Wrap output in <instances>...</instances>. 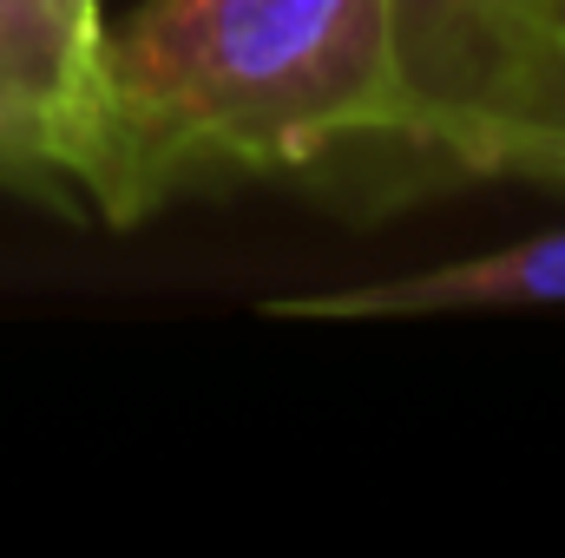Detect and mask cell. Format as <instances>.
Returning <instances> with one entry per match:
<instances>
[{
    "label": "cell",
    "mask_w": 565,
    "mask_h": 558,
    "mask_svg": "<svg viewBox=\"0 0 565 558\" xmlns=\"http://www.w3.org/2000/svg\"><path fill=\"white\" fill-rule=\"evenodd\" d=\"M402 132L388 0H145L106 26L79 191L106 224H139L184 184Z\"/></svg>",
    "instance_id": "obj_1"
},
{
    "label": "cell",
    "mask_w": 565,
    "mask_h": 558,
    "mask_svg": "<svg viewBox=\"0 0 565 558\" xmlns=\"http://www.w3.org/2000/svg\"><path fill=\"white\" fill-rule=\"evenodd\" d=\"M388 40L408 99L402 144L415 151L447 119L507 106L559 33L553 0H388Z\"/></svg>",
    "instance_id": "obj_2"
},
{
    "label": "cell",
    "mask_w": 565,
    "mask_h": 558,
    "mask_svg": "<svg viewBox=\"0 0 565 558\" xmlns=\"http://www.w3.org/2000/svg\"><path fill=\"white\" fill-rule=\"evenodd\" d=\"M106 33L66 0H0V171L79 184L99 126Z\"/></svg>",
    "instance_id": "obj_3"
},
{
    "label": "cell",
    "mask_w": 565,
    "mask_h": 558,
    "mask_svg": "<svg viewBox=\"0 0 565 558\" xmlns=\"http://www.w3.org/2000/svg\"><path fill=\"white\" fill-rule=\"evenodd\" d=\"M553 302H565V224L473 250V257L427 264L408 277L270 296L264 315L277 322H408V315H487V309H553Z\"/></svg>",
    "instance_id": "obj_4"
},
{
    "label": "cell",
    "mask_w": 565,
    "mask_h": 558,
    "mask_svg": "<svg viewBox=\"0 0 565 558\" xmlns=\"http://www.w3.org/2000/svg\"><path fill=\"white\" fill-rule=\"evenodd\" d=\"M415 151L447 158L480 178H526L565 191V119H526V112H467L434 126Z\"/></svg>",
    "instance_id": "obj_5"
},
{
    "label": "cell",
    "mask_w": 565,
    "mask_h": 558,
    "mask_svg": "<svg viewBox=\"0 0 565 558\" xmlns=\"http://www.w3.org/2000/svg\"><path fill=\"white\" fill-rule=\"evenodd\" d=\"M493 112H526V119H565V40L559 46H546L540 60H533V73L507 93V106H493Z\"/></svg>",
    "instance_id": "obj_6"
},
{
    "label": "cell",
    "mask_w": 565,
    "mask_h": 558,
    "mask_svg": "<svg viewBox=\"0 0 565 558\" xmlns=\"http://www.w3.org/2000/svg\"><path fill=\"white\" fill-rule=\"evenodd\" d=\"M66 7H73L86 26H99V33H106V0H66Z\"/></svg>",
    "instance_id": "obj_7"
},
{
    "label": "cell",
    "mask_w": 565,
    "mask_h": 558,
    "mask_svg": "<svg viewBox=\"0 0 565 558\" xmlns=\"http://www.w3.org/2000/svg\"><path fill=\"white\" fill-rule=\"evenodd\" d=\"M553 33L565 40V0H553ZM559 40H553V46H559Z\"/></svg>",
    "instance_id": "obj_8"
}]
</instances>
